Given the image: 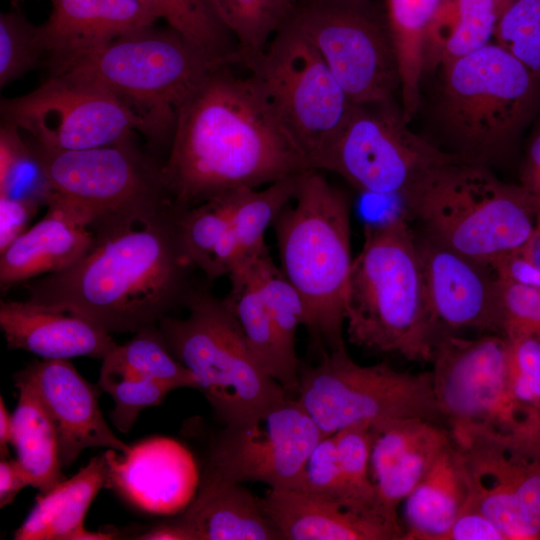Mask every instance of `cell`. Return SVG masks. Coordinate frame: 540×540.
<instances>
[{"label": "cell", "instance_id": "8", "mask_svg": "<svg viewBox=\"0 0 540 540\" xmlns=\"http://www.w3.org/2000/svg\"><path fill=\"white\" fill-rule=\"evenodd\" d=\"M185 309L186 317L167 316L158 328L225 426L255 423L287 398L252 353L224 299L200 286Z\"/></svg>", "mask_w": 540, "mask_h": 540}, {"label": "cell", "instance_id": "27", "mask_svg": "<svg viewBox=\"0 0 540 540\" xmlns=\"http://www.w3.org/2000/svg\"><path fill=\"white\" fill-rule=\"evenodd\" d=\"M105 452L89 460L74 476L46 493L15 530V540H109L113 534L88 531L85 516L98 492L106 486Z\"/></svg>", "mask_w": 540, "mask_h": 540}, {"label": "cell", "instance_id": "52", "mask_svg": "<svg viewBox=\"0 0 540 540\" xmlns=\"http://www.w3.org/2000/svg\"><path fill=\"white\" fill-rule=\"evenodd\" d=\"M12 444V414H9L4 400L0 398V454L7 458L8 445Z\"/></svg>", "mask_w": 540, "mask_h": 540}, {"label": "cell", "instance_id": "11", "mask_svg": "<svg viewBox=\"0 0 540 540\" xmlns=\"http://www.w3.org/2000/svg\"><path fill=\"white\" fill-rule=\"evenodd\" d=\"M430 363L434 393L452 436L540 433V411L513 394L505 336L444 337L435 343Z\"/></svg>", "mask_w": 540, "mask_h": 540}, {"label": "cell", "instance_id": "14", "mask_svg": "<svg viewBox=\"0 0 540 540\" xmlns=\"http://www.w3.org/2000/svg\"><path fill=\"white\" fill-rule=\"evenodd\" d=\"M289 20L354 105L393 100L400 75L385 7L374 0H293Z\"/></svg>", "mask_w": 540, "mask_h": 540}, {"label": "cell", "instance_id": "25", "mask_svg": "<svg viewBox=\"0 0 540 540\" xmlns=\"http://www.w3.org/2000/svg\"><path fill=\"white\" fill-rule=\"evenodd\" d=\"M263 509L286 540H403L405 530L303 490L269 489Z\"/></svg>", "mask_w": 540, "mask_h": 540}, {"label": "cell", "instance_id": "19", "mask_svg": "<svg viewBox=\"0 0 540 540\" xmlns=\"http://www.w3.org/2000/svg\"><path fill=\"white\" fill-rule=\"evenodd\" d=\"M107 488L136 508L156 515L184 510L194 498L198 472L191 453L167 437H151L126 453L107 449Z\"/></svg>", "mask_w": 540, "mask_h": 540}, {"label": "cell", "instance_id": "28", "mask_svg": "<svg viewBox=\"0 0 540 540\" xmlns=\"http://www.w3.org/2000/svg\"><path fill=\"white\" fill-rule=\"evenodd\" d=\"M469 500L470 482L464 457L451 438L404 501L403 540H441Z\"/></svg>", "mask_w": 540, "mask_h": 540}, {"label": "cell", "instance_id": "32", "mask_svg": "<svg viewBox=\"0 0 540 540\" xmlns=\"http://www.w3.org/2000/svg\"><path fill=\"white\" fill-rule=\"evenodd\" d=\"M438 0H385V10L394 44L403 117L410 122L421 102L422 42Z\"/></svg>", "mask_w": 540, "mask_h": 540}, {"label": "cell", "instance_id": "44", "mask_svg": "<svg viewBox=\"0 0 540 540\" xmlns=\"http://www.w3.org/2000/svg\"><path fill=\"white\" fill-rule=\"evenodd\" d=\"M506 339L513 394L524 405L540 411V339L533 335Z\"/></svg>", "mask_w": 540, "mask_h": 540}, {"label": "cell", "instance_id": "10", "mask_svg": "<svg viewBox=\"0 0 540 540\" xmlns=\"http://www.w3.org/2000/svg\"><path fill=\"white\" fill-rule=\"evenodd\" d=\"M297 395L325 436L354 425L372 428L409 418L448 428L430 371H399L387 363L360 365L345 346L324 354L318 365L300 369Z\"/></svg>", "mask_w": 540, "mask_h": 540}, {"label": "cell", "instance_id": "31", "mask_svg": "<svg viewBox=\"0 0 540 540\" xmlns=\"http://www.w3.org/2000/svg\"><path fill=\"white\" fill-rule=\"evenodd\" d=\"M18 402L12 413V446L31 487L46 493L65 480L55 425L33 389L15 379Z\"/></svg>", "mask_w": 540, "mask_h": 540}, {"label": "cell", "instance_id": "51", "mask_svg": "<svg viewBox=\"0 0 540 540\" xmlns=\"http://www.w3.org/2000/svg\"><path fill=\"white\" fill-rule=\"evenodd\" d=\"M30 486L27 476L16 459L1 458L0 462V507L11 504L18 493Z\"/></svg>", "mask_w": 540, "mask_h": 540}, {"label": "cell", "instance_id": "48", "mask_svg": "<svg viewBox=\"0 0 540 540\" xmlns=\"http://www.w3.org/2000/svg\"><path fill=\"white\" fill-rule=\"evenodd\" d=\"M40 206L34 200L0 196V253L27 230Z\"/></svg>", "mask_w": 540, "mask_h": 540}, {"label": "cell", "instance_id": "4", "mask_svg": "<svg viewBox=\"0 0 540 540\" xmlns=\"http://www.w3.org/2000/svg\"><path fill=\"white\" fill-rule=\"evenodd\" d=\"M402 201L422 232L491 268L529 238L540 213L520 184L460 156L432 170Z\"/></svg>", "mask_w": 540, "mask_h": 540}, {"label": "cell", "instance_id": "12", "mask_svg": "<svg viewBox=\"0 0 540 540\" xmlns=\"http://www.w3.org/2000/svg\"><path fill=\"white\" fill-rule=\"evenodd\" d=\"M457 156L414 133L390 100L353 105L310 168L335 173L362 192L402 199L432 170Z\"/></svg>", "mask_w": 540, "mask_h": 540}, {"label": "cell", "instance_id": "36", "mask_svg": "<svg viewBox=\"0 0 540 540\" xmlns=\"http://www.w3.org/2000/svg\"><path fill=\"white\" fill-rule=\"evenodd\" d=\"M240 49V64L259 55L290 16L293 0H211Z\"/></svg>", "mask_w": 540, "mask_h": 540}, {"label": "cell", "instance_id": "46", "mask_svg": "<svg viewBox=\"0 0 540 540\" xmlns=\"http://www.w3.org/2000/svg\"><path fill=\"white\" fill-rule=\"evenodd\" d=\"M303 491L343 504V480L334 435L324 436L311 451L305 465Z\"/></svg>", "mask_w": 540, "mask_h": 540}, {"label": "cell", "instance_id": "49", "mask_svg": "<svg viewBox=\"0 0 540 540\" xmlns=\"http://www.w3.org/2000/svg\"><path fill=\"white\" fill-rule=\"evenodd\" d=\"M441 540H505L498 527L477 510H464Z\"/></svg>", "mask_w": 540, "mask_h": 540}, {"label": "cell", "instance_id": "45", "mask_svg": "<svg viewBox=\"0 0 540 540\" xmlns=\"http://www.w3.org/2000/svg\"><path fill=\"white\" fill-rule=\"evenodd\" d=\"M498 280L503 336H534L540 315V288Z\"/></svg>", "mask_w": 540, "mask_h": 540}, {"label": "cell", "instance_id": "20", "mask_svg": "<svg viewBox=\"0 0 540 540\" xmlns=\"http://www.w3.org/2000/svg\"><path fill=\"white\" fill-rule=\"evenodd\" d=\"M14 378L25 381L33 389L51 417L63 468L71 465L86 448H106L120 453L129 450L130 446L106 422L97 387L83 378L69 360L33 361Z\"/></svg>", "mask_w": 540, "mask_h": 540}, {"label": "cell", "instance_id": "13", "mask_svg": "<svg viewBox=\"0 0 540 540\" xmlns=\"http://www.w3.org/2000/svg\"><path fill=\"white\" fill-rule=\"evenodd\" d=\"M243 66L265 92L310 168L313 158L339 132L354 104L318 50L289 17L263 52Z\"/></svg>", "mask_w": 540, "mask_h": 540}, {"label": "cell", "instance_id": "2", "mask_svg": "<svg viewBox=\"0 0 540 540\" xmlns=\"http://www.w3.org/2000/svg\"><path fill=\"white\" fill-rule=\"evenodd\" d=\"M182 210L96 239L78 262L22 283L28 300L78 314L108 332L158 325L185 308L200 287L187 258L178 219Z\"/></svg>", "mask_w": 540, "mask_h": 540}, {"label": "cell", "instance_id": "50", "mask_svg": "<svg viewBox=\"0 0 540 540\" xmlns=\"http://www.w3.org/2000/svg\"><path fill=\"white\" fill-rule=\"evenodd\" d=\"M519 177V184L540 206V121L529 139Z\"/></svg>", "mask_w": 540, "mask_h": 540}, {"label": "cell", "instance_id": "42", "mask_svg": "<svg viewBox=\"0 0 540 540\" xmlns=\"http://www.w3.org/2000/svg\"><path fill=\"white\" fill-rule=\"evenodd\" d=\"M45 60L39 27L19 11L0 14V86L23 76Z\"/></svg>", "mask_w": 540, "mask_h": 540}, {"label": "cell", "instance_id": "56", "mask_svg": "<svg viewBox=\"0 0 540 540\" xmlns=\"http://www.w3.org/2000/svg\"><path fill=\"white\" fill-rule=\"evenodd\" d=\"M14 1H18V0H14Z\"/></svg>", "mask_w": 540, "mask_h": 540}, {"label": "cell", "instance_id": "21", "mask_svg": "<svg viewBox=\"0 0 540 540\" xmlns=\"http://www.w3.org/2000/svg\"><path fill=\"white\" fill-rule=\"evenodd\" d=\"M371 474L381 514L402 527L398 507L451 440L447 427L425 419H398L372 427ZM405 529V528H404Z\"/></svg>", "mask_w": 540, "mask_h": 540}, {"label": "cell", "instance_id": "29", "mask_svg": "<svg viewBox=\"0 0 540 540\" xmlns=\"http://www.w3.org/2000/svg\"><path fill=\"white\" fill-rule=\"evenodd\" d=\"M499 17L493 0H438L423 35V73L438 72L489 44Z\"/></svg>", "mask_w": 540, "mask_h": 540}, {"label": "cell", "instance_id": "17", "mask_svg": "<svg viewBox=\"0 0 540 540\" xmlns=\"http://www.w3.org/2000/svg\"><path fill=\"white\" fill-rule=\"evenodd\" d=\"M435 343L465 332L503 335L499 280L494 270L416 233Z\"/></svg>", "mask_w": 540, "mask_h": 540}, {"label": "cell", "instance_id": "22", "mask_svg": "<svg viewBox=\"0 0 540 540\" xmlns=\"http://www.w3.org/2000/svg\"><path fill=\"white\" fill-rule=\"evenodd\" d=\"M51 4L48 19L38 26L51 75L118 36L159 19L138 0H51Z\"/></svg>", "mask_w": 540, "mask_h": 540}, {"label": "cell", "instance_id": "1", "mask_svg": "<svg viewBox=\"0 0 540 540\" xmlns=\"http://www.w3.org/2000/svg\"><path fill=\"white\" fill-rule=\"evenodd\" d=\"M309 169L257 80L218 65L180 108L162 172L183 211Z\"/></svg>", "mask_w": 540, "mask_h": 540}, {"label": "cell", "instance_id": "39", "mask_svg": "<svg viewBox=\"0 0 540 540\" xmlns=\"http://www.w3.org/2000/svg\"><path fill=\"white\" fill-rule=\"evenodd\" d=\"M239 263L248 267L284 347L297 356L296 332L306 324V309L299 293L275 265L268 249Z\"/></svg>", "mask_w": 540, "mask_h": 540}, {"label": "cell", "instance_id": "35", "mask_svg": "<svg viewBox=\"0 0 540 540\" xmlns=\"http://www.w3.org/2000/svg\"><path fill=\"white\" fill-rule=\"evenodd\" d=\"M101 369L197 389L192 373L169 351L158 325L140 330L125 344H117L102 360Z\"/></svg>", "mask_w": 540, "mask_h": 540}, {"label": "cell", "instance_id": "5", "mask_svg": "<svg viewBox=\"0 0 540 540\" xmlns=\"http://www.w3.org/2000/svg\"><path fill=\"white\" fill-rule=\"evenodd\" d=\"M294 206L273 223L280 269L303 300L305 326L330 350L344 347V296L351 270L350 206L322 171L299 180Z\"/></svg>", "mask_w": 540, "mask_h": 540}, {"label": "cell", "instance_id": "43", "mask_svg": "<svg viewBox=\"0 0 540 540\" xmlns=\"http://www.w3.org/2000/svg\"><path fill=\"white\" fill-rule=\"evenodd\" d=\"M495 42L540 79V0H516L499 17Z\"/></svg>", "mask_w": 540, "mask_h": 540}, {"label": "cell", "instance_id": "40", "mask_svg": "<svg viewBox=\"0 0 540 540\" xmlns=\"http://www.w3.org/2000/svg\"><path fill=\"white\" fill-rule=\"evenodd\" d=\"M51 186L20 130L7 122L0 129V196L47 204Z\"/></svg>", "mask_w": 540, "mask_h": 540}, {"label": "cell", "instance_id": "16", "mask_svg": "<svg viewBox=\"0 0 540 540\" xmlns=\"http://www.w3.org/2000/svg\"><path fill=\"white\" fill-rule=\"evenodd\" d=\"M324 436L299 401L286 398L255 423L225 426L205 473L241 484L262 482L269 489L303 490L306 461Z\"/></svg>", "mask_w": 540, "mask_h": 540}, {"label": "cell", "instance_id": "24", "mask_svg": "<svg viewBox=\"0 0 540 540\" xmlns=\"http://www.w3.org/2000/svg\"><path fill=\"white\" fill-rule=\"evenodd\" d=\"M46 206L44 217L0 253L2 293L69 268L93 247V231L68 205L51 194Z\"/></svg>", "mask_w": 540, "mask_h": 540}, {"label": "cell", "instance_id": "55", "mask_svg": "<svg viewBox=\"0 0 540 540\" xmlns=\"http://www.w3.org/2000/svg\"><path fill=\"white\" fill-rule=\"evenodd\" d=\"M539 218H540V213H539Z\"/></svg>", "mask_w": 540, "mask_h": 540}, {"label": "cell", "instance_id": "53", "mask_svg": "<svg viewBox=\"0 0 540 540\" xmlns=\"http://www.w3.org/2000/svg\"><path fill=\"white\" fill-rule=\"evenodd\" d=\"M496 4L497 10L499 12V15L501 16L502 13L510 6L512 5L516 0H493Z\"/></svg>", "mask_w": 540, "mask_h": 540}, {"label": "cell", "instance_id": "30", "mask_svg": "<svg viewBox=\"0 0 540 540\" xmlns=\"http://www.w3.org/2000/svg\"><path fill=\"white\" fill-rule=\"evenodd\" d=\"M230 290L224 298L246 342L263 370L286 392H298L300 363L284 347L245 263L228 274Z\"/></svg>", "mask_w": 540, "mask_h": 540}, {"label": "cell", "instance_id": "34", "mask_svg": "<svg viewBox=\"0 0 540 540\" xmlns=\"http://www.w3.org/2000/svg\"><path fill=\"white\" fill-rule=\"evenodd\" d=\"M303 173L279 179L262 189L236 190L231 232L239 250V262L268 249L265 232L294 199Z\"/></svg>", "mask_w": 540, "mask_h": 540}, {"label": "cell", "instance_id": "15", "mask_svg": "<svg viewBox=\"0 0 540 540\" xmlns=\"http://www.w3.org/2000/svg\"><path fill=\"white\" fill-rule=\"evenodd\" d=\"M4 122L38 143L60 150H81L146 137L145 121L104 88L69 74L51 75L37 89L1 102Z\"/></svg>", "mask_w": 540, "mask_h": 540}, {"label": "cell", "instance_id": "18", "mask_svg": "<svg viewBox=\"0 0 540 540\" xmlns=\"http://www.w3.org/2000/svg\"><path fill=\"white\" fill-rule=\"evenodd\" d=\"M451 438L461 450L468 472L466 509L489 518L505 540L529 539L520 506L540 480V436L469 434Z\"/></svg>", "mask_w": 540, "mask_h": 540}, {"label": "cell", "instance_id": "54", "mask_svg": "<svg viewBox=\"0 0 540 540\" xmlns=\"http://www.w3.org/2000/svg\"><path fill=\"white\" fill-rule=\"evenodd\" d=\"M534 336H536L537 338L540 339V315H539V319H538V322H537V325H536Z\"/></svg>", "mask_w": 540, "mask_h": 540}, {"label": "cell", "instance_id": "23", "mask_svg": "<svg viewBox=\"0 0 540 540\" xmlns=\"http://www.w3.org/2000/svg\"><path fill=\"white\" fill-rule=\"evenodd\" d=\"M0 328L7 347L46 360L87 356L103 360L117 343L110 332L72 312L30 300H1Z\"/></svg>", "mask_w": 540, "mask_h": 540}, {"label": "cell", "instance_id": "6", "mask_svg": "<svg viewBox=\"0 0 540 540\" xmlns=\"http://www.w3.org/2000/svg\"><path fill=\"white\" fill-rule=\"evenodd\" d=\"M438 73L437 114L452 153L489 166L508 158L540 108V79L496 42Z\"/></svg>", "mask_w": 540, "mask_h": 540}, {"label": "cell", "instance_id": "47", "mask_svg": "<svg viewBox=\"0 0 540 540\" xmlns=\"http://www.w3.org/2000/svg\"><path fill=\"white\" fill-rule=\"evenodd\" d=\"M492 269L497 277L540 288V218L529 238L497 261Z\"/></svg>", "mask_w": 540, "mask_h": 540}, {"label": "cell", "instance_id": "3", "mask_svg": "<svg viewBox=\"0 0 540 540\" xmlns=\"http://www.w3.org/2000/svg\"><path fill=\"white\" fill-rule=\"evenodd\" d=\"M348 339L430 363L433 338L416 232L405 215L364 227L344 296Z\"/></svg>", "mask_w": 540, "mask_h": 540}, {"label": "cell", "instance_id": "33", "mask_svg": "<svg viewBox=\"0 0 540 540\" xmlns=\"http://www.w3.org/2000/svg\"><path fill=\"white\" fill-rule=\"evenodd\" d=\"M217 65L240 64V49L211 0H138Z\"/></svg>", "mask_w": 540, "mask_h": 540}, {"label": "cell", "instance_id": "26", "mask_svg": "<svg viewBox=\"0 0 540 540\" xmlns=\"http://www.w3.org/2000/svg\"><path fill=\"white\" fill-rule=\"evenodd\" d=\"M179 540H276L281 533L265 513L261 499L241 483L205 473L198 490L174 520Z\"/></svg>", "mask_w": 540, "mask_h": 540}, {"label": "cell", "instance_id": "37", "mask_svg": "<svg viewBox=\"0 0 540 540\" xmlns=\"http://www.w3.org/2000/svg\"><path fill=\"white\" fill-rule=\"evenodd\" d=\"M235 191L183 210L178 227L185 254L208 281L217 251L230 230Z\"/></svg>", "mask_w": 540, "mask_h": 540}, {"label": "cell", "instance_id": "7", "mask_svg": "<svg viewBox=\"0 0 540 540\" xmlns=\"http://www.w3.org/2000/svg\"><path fill=\"white\" fill-rule=\"evenodd\" d=\"M215 66L175 30L153 24L118 36L55 75L104 88L145 121L152 144L170 145L180 108Z\"/></svg>", "mask_w": 540, "mask_h": 540}, {"label": "cell", "instance_id": "9", "mask_svg": "<svg viewBox=\"0 0 540 540\" xmlns=\"http://www.w3.org/2000/svg\"><path fill=\"white\" fill-rule=\"evenodd\" d=\"M53 195L101 239L152 221L177 207L162 167L132 140L81 150H60L26 140Z\"/></svg>", "mask_w": 540, "mask_h": 540}, {"label": "cell", "instance_id": "41", "mask_svg": "<svg viewBox=\"0 0 540 540\" xmlns=\"http://www.w3.org/2000/svg\"><path fill=\"white\" fill-rule=\"evenodd\" d=\"M98 384L113 399L110 419L123 433L129 432L141 411L159 405L168 393L177 389L157 379L103 369Z\"/></svg>", "mask_w": 540, "mask_h": 540}, {"label": "cell", "instance_id": "38", "mask_svg": "<svg viewBox=\"0 0 540 540\" xmlns=\"http://www.w3.org/2000/svg\"><path fill=\"white\" fill-rule=\"evenodd\" d=\"M333 435L341 466L343 504L356 512L389 523L381 514L377 488L371 474V426L354 425Z\"/></svg>", "mask_w": 540, "mask_h": 540}]
</instances>
